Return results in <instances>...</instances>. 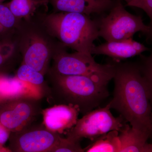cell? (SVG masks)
Instances as JSON below:
<instances>
[{"instance_id":"6","label":"cell","mask_w":152,"mask_h":152,"mask_svg":"<svg viewBox=\"0 0 152 152\" xmlns=\"http://www.w3.org/2000/svg\"><path fill=\"white\" fill-rule=\"evenodd\" d=\"M110 109L108 104L104 107L99 108L85 114L68 131L67 138L76 142H80L83 138L94 141L110 131L120 132L126 121L121 116L114 117Z\"/></svg>"},{"instance_id":"20","label":"cell","mask_w":152,"mask_h":152,"mask_svg":"<svg viewBox=\"0 0 152 152\" xmlns=\"http://www.w3.org/2000/svg\"><path fill=\"white\" fill-rule=\"evenodd\" d=\"M15 46L9 42L0 41V69L10 59L14 53ZM0 72H2L1 71Z\"/></svg>"},{"instance_id":"18","label":"cell","mask_w":152,"mask_h":152,"mask_svg":"<svg viewBox=\"0 0 152 152\" xmlns=\"http://www.w3.org/2000/svg\"><path fill=\"white\" fill-rule=\"evenodd\" d=\"M17 21L7 4L0 3V36L13 28Z\"/></svg>"},{"instance_id":"22","label":"cell","mask_w":152,"mask_h":152,"mask_svg":"<svg viewBox=\"0 0 152 152\" xmlns=\"http://www.w3.org/2000/svg\"><path fill=\"white\" fill-rule=\"evenodd\" d=\"M11 132L0 124V146L4 147L9 140Z\"/></svg>"},{"instance_id":"25","label":"cell","mask_w":152,"mask_h":152,"mask_svg":"<svg viewBox=\"0 0 152 152\" xmlns=\"http://www.w3.org/2000/svg\"><path fill=\"white\" fill-rule=\"evenodd\" d=\"M125 1H126V2L127 3H128V2L129 1H131V0H125Z\"/></svg>"},{"instance_id":"10","label":"cell","mask_w":152,"mask_h":152,"mask_svg":"<svg viewBox=\"0 0 152 152\" xmlns=\"http://www.w3.org/2000/svg\"><path fill=\"white\" fill-rule=\"evenodd\" d=\"M80 113L73 106L55 104L50 107L42 110L43 124L49 129L58 134L69 130L76 124Z\"/></svg>"},{"instance_id":"5","label":"cell","mask_w":152,"mask_h":152,"mask_svg":"<svg viewBox=\"0 0 152 152\" xmlns=\"http://www.w3.org/2000/svg\"><path fill=\"white\" fill-rule=\"evenodd\" d=\"M109 11L108 15L97 21L99 37L106 42L132 38L139 32L151 35V26L145 24L140 16L134 15L126 10L121 2L114 3Z\"/></svg>"},{"instance_id":"17","label":"cell","mask_w":152,"mask_h":152,"mask_svg":"<svg viewBox=\"0 0 152 152\" xmlns=\"http://www.w3.org/2000/svg\"><path fill=\"white\" fill-rule=\"evenodd\" d=\"M15 77L20 80L37 88L40 91L44 96V92L46 87V81L43 75L26 65L22 64L17 71Z\"/></svg>"},{"instance_id":"11","label":"cell","mask_w":152,"mask_h":152,"mask_svg":"<svg viewBox=\"0 0 152 152\" xmlns=\"http://www.w3.org/2000/svg\"><path fill=\"white\" fill-rule=\"evenodd\" d=\"M148 48L132 38L122 40L106 42L92 49V55H102L111 57L115 61L129 58L140 55Z\"/></svg>"},{"instance_id":"14","label":"cell","mask_w":152,"mask_h":152,"mask_svg":"<svg viewBox=\"0 0 152 152\" xmlns=\"http://www.w3.org/2000/svg\"><path fill=\"white\" fill-rule=\"evenodd\" d=\"M119 152H151L152 146L148 142L149 136L132 129L126 124L119 132Z\"/></svg>"},{"instance_id":"2","label":"cell","mask_w":152,"mask_h":152,"mask_svg":"<svg viewBox=\"0 0 152 152\" xmlns=\"http://www.w3.org/2000/svg\"><path fill=\"white\" fill-rule=\"evenodd\" d=\"M44 96L56 104L73 106L84 114L98 107L108 96L107 85L82 75H60L49 70Z\"/></svg>"},{"instance_id":"9","label":"cell","mask_w":152,"mask_h":152,"mask_svg":"<svg viewBox=\"0 0 152 152\" xmlns=\"http://www.w3.org/2000/svg\"><path fill=\"white\" fill-rule=\"evenodd\" d=\"M28 38L22 64L45 75L52 57L50 49L46 41L39 35L32 34Z\"/></svg>"},{"instance_id":"16","label":"cell","mask_w":152,"mask_h":152,"mask_svg":"<svg viewBox=\"0 0 152 152\" xmlns=\"http://www.w3.org/2000/svg\"><path fill=\"white\" fill-rule=\"evenodd\" d=\"M119 132L110 131L94 141L83 149L84 152H119L120 142Z\"/></svg>"},{"instance_id":"12","label":"cell","mask_w":152,"mask_h":152,"mask_svg":"<svg viewBox=\"0 0 152 152\" xmlns=\"http://www.w3.org/2000/svg\"><path fill=\"white\" fill-rule=\"evenodd\" d=\"M54 12L77 13L90 16L110 10L114 3L112 0H50Z\"/></svg>"},{"instance_id":"1","label":"cell","mask_w":152,"mask_h":152,"mask_svg":"<svg viewBox=\"0 0 152 152\" xmlns=\"http://www.w3.org/2000/svg\"><path fill=\"white\" fill-rule=\"evenodd\" d=\"M152 56L136 62L113 60V98L109 104L132 129L150 137L152 131Z\"/></svg>"},{"instance_id":"24","label":"cell","mask_w":152,"mask_h":152,"mask_svg":"<svg viewBox=\"0 0 152 152\" xmlns=\"http://www.w3.org/2000/svg\"><path fill=\"white\" fill-rule=\"evenodd\" d=\"M5 1H6V0H0V3H2L3 2Z\"/></svg>"},{"instance_id":"15","label":"cell","mask_w":152,"mask_h":152,"mask_svg":"<svg viewBox=\"0 0 152 152\" xmlns=\"http://www.w3.org/2000/svg\"><path fill=\"white\" fill-rule=\"evenodd\" d=\"M50 0H11L7 4L17 19L30 20L37 14L48 12Z\"/></svg>"},{"instance_id":"13","label":"cell","mask_w":152,"mask_h":152,"mask_svg":"<svg viewBox=\"0 0 152 152\" xmlns=\"http://www.w3.org/2000/svg\"><path fill=\"white\" fill-rule=\"evenodd\" d=\"M24 95L43 96L40 91L32 85L0 72V103Z\"/></svg>"},{"instance_id":"21","label":"cell","mask_w":152,"mask_h":152,"mask_svg":"<svg viewBox=\"0 0 152 152\" xmlns=\"http://www.w3.org/2000/svg\"><path fill=\"white\" fill-rule=\"evenodd\" d=\"M126 6L142 9L152 20V0H131L127 3Z\"/></svg>"},{"instance_id":"8","label":"cell","mask_w":152,"mask_h":152,"mask_svg":"<svg viewBox=\"0 0 152 152\" xmlns=\"http://www.w3.org/2000/svg\"><path fill=\"white\" fill-rule=\"evenodd\" d=\"M61 137L43 123L32 124L21 130L11 132L8 148L12 152H53Z\"/></svg>"},{"instance_id":"3","label":"cell","mask_w":152,"mask_h":152,"mask_svg":"<svg viewBox=\"0 0 152 152\" xmlns=\"http://www.w3.org/2000/svg\"><path fill=\"white\" fill-rule=\"evenodd\" d=\"M45 25L51 35L62 45L76 52L91 54L94 42L99 37L98 22L90 16L59 12L49 15Z\"/></svg>"},{"instance_id":"23","label":"cell","mask_w":152,"mask_h":152,"mask_svg":"<svg viewBox=\"0 0 152 152\" xmlns=\"http://www.w3.org/2000/svg\"><path fill=\"white\" fill-rule=\"evenodd\" d=\"M0 152H11L8 148L0 146Z\"/></svg>"},{"instance_id":"7","label":"cell","mask_w":152,"mask_h":152,"mask_svg":"<svg viewBox=\"0 0 152 152\" xmlns=\"http://www.w3.org/2000/svg\"><path fill=\"white\" fill-rule=\"evenodd\" d=\"M42 99L39 96L24 95L0 103V124L11 132L32 124L42 114Z\"/></svg>"},{"instance_id":"4","label":"cell","mask_w":152,"mask_h":152,"mask_svg":"<svg viewBox=\"0 0 152 152\" xmlns=\"http://www.w3.org/2000/svg\"><path fill=\"white\" fill-rule=\"evenodd\" d=\"M92 55L77 52L69 53L63 48L58 49L53 55V66L50 70L60 75L86 76L108 84L113 77V63L98 64Z\"/></svg>"},{"instance_id":"19","label":"cell","mask_w":152,"mask_h":152,"mask_svg":"<svg viewBox=\"0 0 152 152\" xmlns=\"http://www.w3.org/2000/svg\"><path fill=\"white\" fill-rule=\"evenodd\" d=\"M53 152H84V151L80 142L72 140L67 137H61Z\"/></svg>"}]
</instances>
